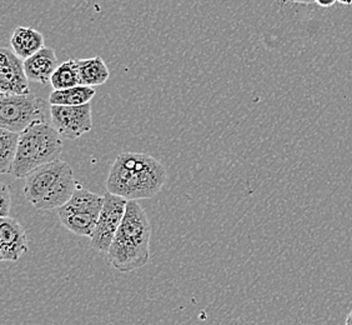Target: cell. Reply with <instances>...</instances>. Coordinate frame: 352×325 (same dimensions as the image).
Returning <instances> with one entry per match:
<instances>
[{
  "label": "cell",
  "instance_id": "6da1fadb",
  "mask_svg": "<svg viewBox=\"0 0 352 325\" xmlns=\"http://www.w3.org/2000/svg\"><path fill=\"white\" fill-rule=\"evenodd\" d=\"M163 162L144 153L125 151L116 156L109 171L107 189L126 200L150 199L166 183Z\"/></svg>",
  "mask_w": 352,
  "mask_h": 325
},
{
  "label": "cell",
  "instance_id": "7a4b0ae2",
  "mask_svg": "<svg viewBox=\"0 0 352 325\" xmlns=\"http://www.w3.org/2000/svg\"><path fill=\"white\" fill-rule=\"evenodd\" d=\"M151 225L136 200H129L122 225L108 251L110 264L122 273H129L148 264Z\"/></svg>",
  "mask_w": 352,
  "mask_h": 325
},
{
  "label": "cell",
  "instance_id": "3957f363",
  "mask_svg": "<svg viewBox=\"0 0 352 325\" xmlns=\"http://www.w3.org/2000/svg\"><path fill=\"white\" fill-rule=\"evenodd\" d=\"M78 187L73 168L68 162L56 159L25 178L24 196L35 209H59L68 203Z\"/></svg>",
  "mask_w": 352,
  "mask_h": 325
},
{
  "label": "cell",
  "instance_id": "277c9868",
  "mask_svg": "<svg viewBox=\"0 0 352 325\" xmlns=\"http://www.w3.org/2000/svg\"><path fill=\"white\" fill-rule=\"evenodd\" d=\"M63 151V138L47 122H36L19 136L18 151L10 169L12 176L25 179L41 165L59 159Z\"/></svg>",
  "mask_w": 352,
  "mask_h": 325
},
{
  "label": "cell",
  "instance_id": "5b68a950",
  "mask_svg": "<svg viewBox=\"0 0 352 325\" xmlns=\"http://www.w3.org/2000/svg\"><path fill=\"white\" fill-rule=\"evenodd\" d=\"M104 205V197L79 185L68 203L58 209L60 223L79 237H91Z\"/></svg>",
  "mask_w": 352,
  "mask_h": 325
},
{
  "label": "cell",
  "instance_id": "8992f818",
  "mask_svg": "<svg viewBox=\"0 0 352 325\" xmlns=\"http://www.w3.org/2000/svg\"><path fill=\"white\" fill-rule=\"evenodd\" d=\"M47 103L34 94L7 95L0 98V128L23 133L36 122H47Z\"/></svg>",
  "mask_w": 352,
  "mask_h": 325
},
{
  "label": "cell",
  "instance_id": "52a82bcc",
  "mask_svg": "<svg viewBox=\"0 0 352 325\" xmlns=\"http://www.w3.org/2000/svg\"><path fill=\"white\" fill-rule=\"evenodd\" d=\"M128 202L129 200L125 198L109 191L104 196L102 213L95 227L94 233L90 237V245L94 251L108 254L109 248L122 225Z\"/></svg>",
  "mask_w": 352,
  "mask_h": 325
},
{
  "label": "cell",
  "instance_id": "ba28073f",
  "mask_svg": "<svg viewBox=\"0 0 352 325\" xmlns=\"http://www.w3.org/2000/svg\"><path fill=\"white\" fill-rule=\"evenodd\" d=\"M50 123L63 139L75 140L93 129L91 103L84 105H50Z\"/></svg>",
  "mask_w": 352,
  "mask_h": 325
},
{
  "label": "cell",
  "instance_id": "9c48e42d",
  "mask_svg": "<svg viewBox=\"0 0 352 325\" xmlns=\"http://www.w3.org/2000/svg\"><path fill=\"white\" fill-rule=\"evenodd\" d=\"M0 92L1 94H29L24 61L8 48L0 49Z\"/></svg>",
  "mask_w": 352,
  "mask_h": 325
},
{
  "label": "cell",
  "instance_id": "30bf717a",
  "mask_svg": "<svg viewBox=\"0 0 352 325\" xmlns=\"http://www.w3.org/2000/svg\"><path fill=\"white\" fill-rule=\"evenodd\" d=\"M29 249L27 233L16 219L0 217V260L18 262Z\"/></svg>",
  "mask_w": 352,
  "mask_h": 325
},
{
  "label": "cell",
  "instance_id": "8fae6325",
  "mask_svg": "<svg viewBox=\"0 0 352 325\" xmlns=\"http://www.w3.org/2000/svg\"><path fill=\"white\" fill-rule=\"evenodd\" d=\"M59 67L54 49L44 47L38 53L24 61V68L29 81L47 84Z\"/></svg>",
  "mask_w": 352,
  "mask_h": 325
},
{
  "label": "cell",
  "instance_id": "7c38bea8",
  "mask_svg": "<svg viewBox=\"0 0 352 325\" xmlns=\"http://www.w3.org/2000/svg\"><path fill=\"white\" fill-rule=\"evenodd\" d=\"M10 47L15 54L25 61L44 48V35L33 28H15L10 38Z\"/></svg>",
  "mask_w": 352,
  "mask_h": 325
},
{
  "label": "cell",
  "instance_id": "4fadbf2b",
  "mask_svg": "<svg viewBox=\"0 0 352 325\" xmlns=\"http://www.w3.org/2000/svg\"><path fill=\"white\" fill-rule=\"evenodd\" d=\"M79 79L82 85L98 87L105 84L110 76L108 67L102 56H94L88 59H79Z\"/></svg>",
  "mask_w": 352,
  "mask_h": 325
},
{
  "label": "cell",
  "instance_id": "5bb4252c",
  "mask_svg": "<svg viewBox=\"0 0 352 325\" xmlns=\"http://www.w3.org/2000/svg\"><path fill=\"white\" fill-rule=\"evenodd\" d=\"M95 94L94 87L76 85L64 90H53L47 102L50 105H84L91 103Z\"/></svg>",
  "mask_w": 352,
  "mask_h": 325
},
{
  "label": "cell",
  "instance_id": "9a60e30c",
  "mask_svg": "<svg viewBox=\"0 0 352 325\" xmlns=\"http://www.w3.org/2000/svg\"><path fill=\"white\" fill-rule=\"evenodd\" d=\"M19 133H14L7 129H0V173L8 174L13 167L18 144H19Z\"/></svg>",
  "mask_w": 352,
  "mask_h": 325
},
{
  "label": "cell",
  "instance_id": "2e32d148",
  "mask_svg": "<svg viewBox=\"0 0 352 325\" xmlns=\"http://www.w3.org/2000/svg\"><path fill=\"white\" fill-rule=\"evenodd\" d=\"M50 84L54 90H64L76 85H82L79 79L78 61L69 59L59 64V67L56 68L50 79Z\"/></svg>",
  "mask_w": 352,
  "mask_h": 325
},
{
  "label": "cell",
  "instance_id": "e0dca14e",
  "mask_svg": "<svg viewBox=\"0 0 352 325\" xmlns=\"http://www.w3.org/2000/svg\"><path fill=\"white\" fill-rule=\"evenodd\" d=\"M12 207V196L7 184H0V217H8Z\"/></svg>",
  "mask_w": 352,
  "mask_h": 325
},
{
  "label": "cell",
  "instance_id": "ac0fdd59",
  "mask_svg": "<svg viewBox=\"0 0 352 325\" xmlns=\"http://www.w3.org/2000/svg\"><path fill=\"white\" fill-rule=\"evenodd\" d=\"M315 3L318 4V7L330 8L335 6L338 3V0H315Z\"/></svg>",
  "mask_w": 352,
  "mask_h": 325
},
{
  "label": "cell",
  "instance_id": "d6986e66",
  "mask_svg": "<svg viewBox=\"0 0 352 325\" xmlns=\"http://www.w3.org/2000/svg\"><path fill=\"white\" fill-rule=\"evenodd\" d=\"M286 1L298 3V4H311V3H315V0H286Z\"/></svg>",
  "mask_w": 352,
  "mask_h": 325
},
{
  "label": "cell",
  "instance_id": "ffe728a7",
  "mask_svg": "<svg viewBox=\"0 0 352 325\" xmlns=\"http://www.w3.org/2000/svg\"><path fill=\"white\" fill-rule=\"evenodd\" d=\"M345 325H352V311L350 312V314L347 315V318H346Z\"/></svg>",
  "mask_w": 352,
  "mask_h": 325
},
{
  "label": "cell",
  "instance_id": "44dd1931",
  "mask_svg": "<svg viewBox=\"0 0 352 325\" xmlns=\"http://www.w3.org/2000/svg\"><path fill=\"white\" fill-rule=\"evenodd\" d=\"M338 1L344 6H351L352 4V0H338Z\"/></svg>",
  "mask_w": 352,
  "mask_h": 325
}]
</instances>
